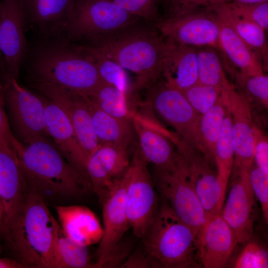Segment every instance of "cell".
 <instances>
[{"mask_svg":"<svg viewBox=\"0 0 268 268\" xmlns=\"http://www.w3.org/2000/svg\"><path fill=\"white\" fill-rule=\"evenodd\" d=\"M197 64L199 83L222 89L229 82L213 48L201 47L197 50Z\"/></svg>","mask_w":268,"mask_h":268,"instance_id":"cell-33","label":"cell"},{"mask_svg":"<svg viewBox=\"0 0 268 268\" xmlns=\"http://www.w3.org/2000/svg\"><path fill=\"white\" fill-rule=\"evenodd\" d=\"M166 39L192 47L220 50V21L207 7H192L154 25Z\"/></svg>","mask_w":268,"mask_h":268,"instance_id":"cell-10","label":"cell"},{"mask_svg":"<svg viewBox=\"0 0 268 268\" xmlns=\"http://www.w3.org/2000/svg\"><path fill=\"white\" fill-rule=\"evenodd\" d=\"M207 7L222 22L228 25L257 55L264 68L268 67V49L265 31L238 13L228 3Z\"/></svg>","mask_w":268,"mask_h":268,"instance_id":"cell-26","label":"cell"},{"mask_svg":"<svg viewBox=\"0 0 268 268\" xmlns=\"http://www.w3.org/2000/svg\"><path fill=\"white\" fill-rule=\"evenodd\" d=\"M264 1H268V0H194L193 6H208L222 3H228L233 2H257Z\"/></svg>","mask_w":268,"mask_h":268,"instance_id":"cell-46","label":"cell"},{"mask_svg":"<svg viewBox=\"0 0 268 268\" xmlns=\"http://www.w3.org/2000/svg\"><path fill=\"white\" fill-rule=\"evenodd\" d=\"M129 150L106 143L100 145L89 156L86 172L92 190L100 202L128 169L131 161Z\"/></svg>","mask_w":268,"mask_h":268,"instance_id":"cell-18","label":"cell"},{"mask_svg":"<svg viewBox=\"0 0 268 268\" xmlns=\"http://www.w3.org/2000/svg\"><path fill=\"white\" fill-rule=\"evenodd\" d=\"M121 268H151L150 262L140 246L133 252Z\"/></svg>","mask_w":268,"mask_h":268,"instance_id":"cell-44","label":"cell"},{"mask_svg":"<svg viewBox=\"0 0 268 268\" xmlns=\"http://www.w3.org/2000/svg\"><path fill=\"white\" fill-rule=\"evenodd\" d=\"M132 122L137 136L138 147L147 163L157 169L172 166L178 153L170 137L171 133L136 112L133 116Z\"/></svg>","mask_w":268,"mask_h":268,"instance_id":"cell-21","label":"cell"},{"mask_svg":"<svg viewBox=\"0 0 268 268\" xmlns=\"http://www.w3.org/2000/svg\"><path fill=\"white\" fill-rule=\"evenodd\" d=\"M89 109L93 129L100 145L110 143L130 149L135 133L132 120L114 117L96 107L90 101Z\"/></svg>","mask_w":268,"mask_h":268,"instance_id":"cell-28","label":"cell"},{"mask_svg":"<svg viewBox=\"0 0 268 268\" xmlns=\"http://www.w3.org/2000/svg\"><path fill=\"white\" fill-rule=\"evenodd\" d=\"M129 13L155 25L162 18L159 12V0H110Z\"/></svg>","mask_w":268,"mask_h":268,"instance_id":"cell-36","label":"cell"},{"mask_svg":"<svg viewBox=\"0 0 268 268\" xmlns=\"http://www.w3.org/2000/svg\"><path fill=\"white\" fill-rule=\"evenodd\" d=\"M243 92L250 100L255 99L265 107L268 105V76L263 74L249 76L239 82Z\"/></svg>","mask_w":268,"mask_h":268,"instance_id":"cell-40","label":"cell"},{"mask_svg":"<svg viewBox=\"0 0 268 268\" xmlns=\"http://www.w3.org/2000/svg\"><path fill=\"white\" fill-rule=\"evenodd\" d=\"M1 80L4 85V106L11 130L15 138L27 144L51 137L41 96L20 85L15 78L7 77Z\"/></svg>","mask_w":268,"mask_h":268,"instance_id":"cell-8","label":"cell"},{"mask_svg":"<svg viewBox=\"0 0 268 268\" xmlns=\"http://www.w3.org/2000/svg\"><path fill=\"white\" fill-rule=\"evenodd\" d=\"M6 74V65L3 54L2 52L0 42V78L3 77Z\"/></svg>","mask_w":268,"mask_h":268,"instance_id":"cell-48","label":"cell"},{"mask_svg":"<svg viewBox=\"0 0 268 268\" xmlns=\"http://www.w3.org/2000/svg\"><path fill=\"white\" fill-rule=\"evenodd\" d=\"M60 228L45 200L28 191L19 214L5 233L25 268H58Z\"/></svg>","mask_w":268,"mask_h":268,"instance_id":"cell-4","label":"cell"},{"mask_svg":"<svg viewBox=\"0 0 268 268\" xmlns=\"http://www.w3.org/2000/svg\"><path fill=\"white\" fill-rule=\"evenodd\" d=\"M221 96L231 116L234 150L232 176L242 170L249 171L254 163L255 125L251 101L229 82L222 88Z\"/></svg>","mask_w":268,"mask_h":268,"instance_id":"cell-13","label":"cell"},{"mask_svg":"<svg viewBox=\"0 0 268 268\" xmlns=\"http://www.w3.org/2000/svg\"><path fill=\"white\" fill-rule=\"evenodd\" d=\"M22 0H0V42L6 74L19 80L28 45Z\"/></svg>","mask_w":268,"mask_h":268,"instance_id":"cell-15","label":"cell"},{"mask_svg":"<svg viewBox=\"0 0 268 268\" xmlns=\"http://www.w3.org/2000/svg\"><path fill=\"white\" fill-rule=\"evenodd\" d=\"M153 179L161 197L198 237L206 222V217L179 153L175 163L170 167L154 168Z\"/></svg>","mask_w":268,"mask_h":268,"instance_id":"cell-9","label":"cell"},{"mask_svg":"<svg viewBox=\"0 0 268 268\" xmlns=\"http://www.w3.org/2000/svg\"><path fill=\"white\" fill-rule=\"evenodd\" d=\"M166 40L168 50L162 75L169 86L182 92L198 82L197 50Z\"/></svg>","mask_w":268,"mask_h":268,"instance_id":"cell-25","label":"cell"},{"mask_svg":"<svg viewBox=\"0 0 268 268\" xmlns=\"http://www.w3.org/2000/svg\"><path fill=\"white\" fill-rule=\"evenodd\" d=\"M133 244L130 238L123 237L111 249L100 268H121L132 253Z\"/></svg>","mask_w":268,"mask_h":268,"instance_id":"cell-41","label":"cell"},{"mask_svg":"<svg viewBox=\"0 0 268 268\" xmlns=\"http://www.w3.org/2000/svg\"><path fill=\"white\" fill-rule=\"evenodd\" d=\"M26 29L36 39L63 35L78 0H22Z\"/></svg>","mask_w":268,"mask_h":268,"instance_id":"cell-17","label":"cell"},{"mask_svg":"<svg viewBox=\"0 0 268 268\" xmlns=\"http://www.w3.org/2000/svg\"><path fill=\"white\" fill-rule=\"evenodd\" d=\"M236 259L235 268H266L268 267V251L254 242L246 243Z\"/></svg>","mask_w":268,"mask_h":268,"instance_id":"cell-37","label":"cell"},{"mask_svg":"<svg viewBox=\"0 0 268 268\" xmlns=\"http://www.w3.org/2000/svg\"><path fill=\"white\" fill-rule=\"evenodd\" d=\"M58 268H95L87 247L80 245L65 235L60 228L57 240Z\"/></svg>","mask_w":268,"mask_h":268,"instance_id":"cell-34","label":"cell"},{"mask_svg":"<svg viewBox=\"0 0 268 268\" xmlns=\"http://www.w3.org/2000/svg\"><path fill=\"white\" fill-rule=\"evenodd\" d=\"M219 21L221 50L239 70V83L247 77L264 74V67L257 55L228 25Z\"/></svg>","mask_w":268,"mask_h":268,"instance_id":"cell-27","label":"cell"},{"mask_svg":"<svg viewBox=\"0 0 268 268\" xmlns=\"http://www.w3.org/2000/svg\"><path fill=\"white\" fill-rule=\"evenodd\" d=\"M28 191L16 152L0 146V196L4 209L2 231L19 214Z\"/></svg>","mask_w":268,"mask_h":268,"instance_id":"cell-22","label":"cell"},{"mask_svg":"<svg viewBox=\"0 0 268 268\" xmlns=\"http://www.w3.org/2000/svg\"><path fill=\"white\" fill-rule=\"evenodd\" d=\"M141 20L110 0H78L63 36L70 42L85 45Z\"/></svg>","mask_w":268,"mask_h":268,"instance_id":"cell-6","label":"cell"},{"mask_svg":"<svg viewBox=\"0 0 268 268\" xmlns=\"http://www.w3.org/2000/svg\"><path fill=\"white\" fill-rule=\"evenodd\" d=\"M145 90L147 105L172 126L179 137L196 146L197 127L201 115L182 93L159 79Z\"/></svg>","mask_w":268,"mask_h":268,"instance_id":"cell-12","label":"cell"},{"mask_svg":"<svg viewBox=\"0 0 268 268\" xmlns=\"http://www.w3.org/2000/svg\"><path fill=\"white\" fill-rule=\"evenodd\" d=\"M130 165L124 174L125 202L130 228L142 239L158 210L160 199L147 162L138 144L135 145Z\"/></svg>","mask_w":268,"mask_h":268,"instance_id":"cell-7","label":"cell"},{"mask_svg":"<svg viewBox=\"0 0 268 268\" xmlns=\"http://www.w3.org/2000/svg\"><path fill=\"white\" fill-rule=\"evenodd\" d=\"M238 13L256 23L265 31L268 28V1L228 3Z\"/></svg>","mask_w":268,"mask_h":268,"instance_id":"cell-39","label":"cell"},{"mask_svg":"<svg viewBox=\"0 0 268 268\" xmlns=\"http://www.w3.org/2000/svg\"><path fill=\"white\" fill-rule=\"evenodd\" d=\"M222 89L198 82L181 92L192 108L202 115L219 100Z\"/></svg>","mask_w":268,"mask_h":268,"instance_id":"cell-35","label":"cell"},{"mask_svg":"<svg viewBox=\"0 0 268 268\" xmlns=\"http://www.w3.org/2000/svg\"><path fill=\"white\" fill-rule=\"evenodd\" d=\"M31 84H44L89 96L103 83L83 46L64 36L36 39L28 46L23 66Z\"/></svg>","mask_w":268,"mask_h":268,"instance_id":"cell-1","label":"cell"},{"mask_svg":"<svg viewBox=\"0 0 268 268\" xmlns=\"http://www.w3.org/2000/svg\"><path fill=\"white\" fill-rule=\"evenodd\" d=\"M226 114L218 139L214 156L218 179L226 193L234 160V150L231 131V116L226 107Z\"/></svg>","mask_w":268,"mask_h":268,"instance_id":"cell-31","label":"cell"},{"mask_svg":"<svg viewBox=\"0 0 268 268\" xmlns=\"http://www.w3.org/2000/svg\"><path fill=\"white\" fill-rule=\"evenodd\" d=\"M4 218V209L2 202L0 196V231H2L3 222Z\"/></svg>","mask_w":268,"mask_h":268,"instance_id":"cell-49","label":"cell"},{"mask_svg":"<svg viewBox=\"0 0 268 268\" xmlns=\"http://www.w3.org/2000/svg\"><path fill=\"white\" fill-rule=\"evenodd\" d=\"M238 243L236 237L220 213L208 219L197 239L202 267L225 268Z\"/></svg>","mask_w":268,"mask_h":268,"instance_id":"cell-20","label":"cell"},{"mask_svg":"<svg viewBox=\"0 0 268 268\" xmlns=\"http://www.w3.org/2000/svg\"><path fill=\"white\" fill-rule=\"evenodd\" d=\"M197 235L161 197L156 215L141 240L151 268H201Z\"/></svg>","mask_w":268,"mask_h":268,"instance_id":"cell-5","label":"cell"},{"mask_svg":"<svg viewBox=\"0 0 268 268\" xmlns=\"http://www.w3.org/2000/svg\"><path fill=\"white\" fill-rule=\"evenodd\" d=\"M24 266L18 261L9 258H0V268H23Z\"/></svg>","mask_w":268,"mask_h":268,"instance_id":"cell-47","label":"cell"},{"mask_svg":"<svg viewBox=\"0 0 268 268\" xmlns=\"http://www.w3.org/2000/svg\"><path fill=\"white\" fill-rule=\"evenodd\" d=\"M250 183L255 196L261 204L265 221L268 220V168L254 163L248 171Z\"/></svg>","mask_w":268,"mask_h":268,"instance_id":"cell-38","label":"cell"},{"mask_svg":"<svg viewBox=\"0 0 268 268\" xmlns=\"http://www.w3.org/2000/svg\"><path fill=\"white\" fill-rule=\"evenodd\" d=\"M90 55L96 67L99 75L104 83L116 87L130 97H134L133 82L126 70L115 62L99 55L82 45Z\"/></svg>","mask_w":268,"mask_h":268,"instance_id":"cell-32","label":"cell"},{"mask_svg":"<svg viewBox=\"0 0 268 268\" xmlns=\"http://www.w3.org/2000/svg\"><path fill=\"white\" fill-rule=\"evenodd\" d=\"M30 86L65 113L88 158L100 145L92 125L88 97L50 85L31 84Z\"/></svg>","mask_w":268,"mask_h":268,"instance_id":"cell-14","label":"cell"},{"mask_svg":"<svg viewBox=\"0 0 268 268\" xmlns=\"http://www.w3.org/2000/svg\"><path fill=\"white\" fill-rule=\"evenodd\" d=\"M19 142L11 130L3 96L0 95V146L17 153L16 148Z\"/></svg>","mask_w":268,"mask_h":268,"instance_id":"cell-42","label":"cell"},{"mask_svg":"<svg viewBox=\"0 0 268 268\" xmlns=\"http://www.w3.org/2000/svg\"><path fill=\"white\" fill-rule=\"evenodd\" d=\"M91 102L105 113L120 119L132 120L136 111L135 97L128 96L116 87L102 83L90 96Z\"/></svg>","mask_w":268,"mask_h":268,"instance_id":"cell-30","label":"cell"},{"mask_svg":"<svg viewBox=\"0 0 268 268\" xmlns=\"http://www.w3.org/2000/svg\"><path fill=\"white\" fill-rule=\"evenodd\" d=\"M16 152L28 191L45 200L78 196L92 190L89 181L48 138L27 144L19 142Z\"/></svg>","mask_w":268,"mask_h":268,"instance_id":"cell-3","label":"cell"},{"mask_svg":"<svg viewBox=\"0 0 268 268\" xmlns=\"http://www.w3.org/2000/svg\"><path fill=\"white\" fill-rule=\"evenodd\" d=\"M41 96L44 105L48 132L55 145L66 160L89 180L86 169L88 157L68 119L58 106Z\"/></svg>","mask_w":268,"mask_h":268,"instance_id":"cell-23","label":"cell"},{"mask_svg":"<svg viewBox=\"0 0 268 268\" xmlns=\"http://www.w3.org/2000/svg\"><path fill=\"white\" fill-rule=\"evenodd\" d=\"M256 199L248 171H240L232 176L220 214L234 232L238 243L245 244L253 237Z\"/></svg>","mask_w":268,"mask_h":268,"instance_id":"cell-16","label":"cell"},{"mask_svg":"<svg viewBox=\"0 0 268 268\" xmlns=\"http://www.w3.org/2000/svg\"><path fill=\"white\" fill-rule=\"evenodd\" d=\"M254 162L258 166L268 168V138L255 126Z\"/></svg>","mask_w":268,"mask_h":268,"instance_id":"cell-43","label":"cell"},{"mask_svg":"<svg viewBox=\"0 0 268 268\" xmlns=\"http://www.w3.org/2000/svg\"><path fill=\"white\" fill-rule=\"evenodd\" d=\"M103 233L95 253V268L100 266L113 247L130 228L125 202L124 175L101 202Z\"/></svg>","mask_w":268,"mask_h":268,"instance_id":"cell-19","label":"cell"},{"mask_svg":"<svg viewBox=\"0 0 268 268\" xmlns=\"http://www.w3.org/2000/svg\"><path fill=\"white\" fill-rule=\"evenodd\" d=\"M142 21L81 45L134 73V93L159 79L168 50L167 40L154 25Z\"/></svg>","mask_w":268,"mask_h":268,"instance_id":"cell-2","label":"cell"},{"mask_svg":"<svg viewBox=\"0 0 268 268\" xmlns=\"http://www.w3.org/2000/svg\"><path fill=\"white\" fill-rule=\"evenodd\" d=\"M63 232L75 243L84 246L98 243L103 229L95 213L82 205L55 206Z\"/></svg>","mask_w":268,"mask_h":268,"instance_id":"cell-24","label":"cell"},{"mask_svg":"<svg viewBox=\"0 0 268 268\" xmlns=\"http://www.w3.org/2000/svg\"><path fill=\"white\" fill-rule=\"evenodd\" d=\"M171 139L183 158L189 177L205 212L207 220L221 213L225 197L217 171L195 146L173 134Z\"/></svg>","mask_w":268,"mask_h":268,"instance_id":"cell-11","label":"cell"},{"mask_svg":"<svg viewBox=\"0 0 268 268\" xmlns=\"http://www.w3.org/2000/svg\"><path fill=\"white\" fill-rule=\"evenodd\" d=\"M166 16L170 18L179 14L193 6L194 0H165Z\"/></svg>","mask_w":268,"mask_h":268,"instance_id":"cell-45","label":"cell"},{"mask_svg":"<svg viewBox=\"0 0 268 268\" xmlns=\"http://www.w3.org/2000/svg\"><path fill=\"white\" fill-rule=\"evenodd\" d=\"M226 114L222 96L206 113L201 115L196 134V147L209 161H214L216 144Z\"/></svg>","mask_w":268,"mask_h":268,"instance_id":"cell-29","label":"cell"},{"mask_svg":"<svg viewBox=\"0 0 268 268\" xmlns=\"http://www.w3.org/2000/svg\"><path fill=\"white\" fill-rule=\"evenodd\" d=\"M3 92L4 85L1 78H0V95L3 96Z\"/></svg>","mask_w":268,"mask_h":268,"instance_id":"cell-50","label":"cell"}]
</instances>
